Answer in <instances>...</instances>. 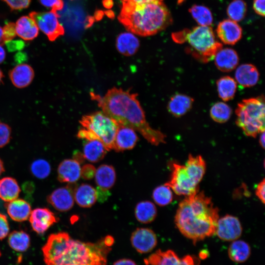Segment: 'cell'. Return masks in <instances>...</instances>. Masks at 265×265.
I'll return each instance as SVG.
<instances>
[{
    "instance_id": "obj_1",
    "label": "cell",
    "mask_w": 265,
    "mask_h": 265,
    "mask_svg": "<svg viewBox=\"0 0 265 265\" xmlns=\"http://www.w3.org/2000/svg\"><path fill=\"white\" fill-rule=\"evenodd\" d=\"M105 114L118 124L132 128L154 145L165 142V135L152 128L146 119L144 111L137 99V94L121 88L113 87L104 96L90 93Z\"/></svg>"
},
{
    "instance_id": "obj_2",
    "label": "cell",
    "mask_w": 265,
    "mask_h": 265,
    "mask_svg": "<svg viewBox=\"0 0 265 265\" xmlns=\"http://www.w3.org/2000/svg\"><path fill=\"white\" fill-rule=\"evenodd\" d=\"M42 250L46 265H106L111 248L104 239L85 242L59 232L49 236Z\"/></svg>"
},
{
    "instance_id": "obj_3",
    "label": "cell",
    "mask_w": 265,
    "mask_h": 265,
    "mask_svg": "<svg viewBox=\"0 0 265 265\" xmlns=\"http://www.w3.org/2000/svg\"><path fill=\"white\" fill-rule=\"evenodd\" d=\"M218 218L211 198L198 190L179 203L175 222L184 236L196 243L215 233Z\"/></svg>"
},
{
    "instance_id": "obj_4",
    "label": "cell",
    "mask_w": 265,
    "mask_h": 265,
    "mask_svg": "<svg viewBox=\"0 0 265 265\" xmlns=\"http://www.w3.org/2000/svg\"><path fill=\"white\" fill-rule=\"evenodd\" d=\"M122 2V8L118 19L132 33L142 36L153 35L172 23L170 13L162 0L144 3Z\"/></svg>"
},
{
    "instance_id": "obj_5",
    "label": "cell",
    "mask_w": 265,
    "mask_h": 265,
    "mask_svg": "<svg viewBox=\"0 0 265 265\" xmlns=\"http://www.w3.org/2000/svg\"><path fill=\"white\" fill-rule=\"evenodd\" d=\"M176 43H187L186 51L199 61L207 63L214 59L222 44L216 40L212 29L210 26H198L172 34Z\"/></svg>"
},
{
    "instance_id": "obj_6",
    "label": "cell",
    "mask_w": 265,
    "mask_h": 265,
    "mask_svg": "<svg viewBox=\"0 0 265 265\" xmlns=\"http://www.w3.org/2000/svg\"><path fill=\"white\" fill-rule=\"evenodd\" d=\"M236 123L248 136L265 132V105L263 96L243 100L236 109Z\"/></svg>"
},
{
    "instance_id": "obj_7",
    "label": "cell",
    "mask_w": 265,
    "mask_h": 265,
    "mask_svg": "<svg viewBox=\"0 0 265 265\" xmlns=\"http://www.w3.org/2000/svg\"><path fill=\"white\" fill-rule=\"evenodd\" d=\"M83 128L91 132L107 151L114 150L118 123L102 111L84 115L80 120Z\"/></svg>"
},
{
    "instance_id": "obj_8",
    "label": "cell",
    "mask_w": 265,
    "mask_h": 265,
    "mask_svg": "<svg viewBox=\"0 0 265 265\" xmlns=\"http://www.w3.org/2000/svg\"><path fill=\"white\" fill-rule=\"evenodd\" d=\"M29 15L50 41H54L64 35V29L59 22L56 11L53 10L47 12L31 11Z\"/></svg>"
},
{
    "instance_id": "obj_9",
    "label": "cell",
    "mask_w": 265,
    "mask_h": 265,
    "mask_svg": "<svg viewBox=\"0 0 265 265\" xmlns=\"http://www.w3.org/2000/svg\"><path fill=\"white\" fill-rule=\"evenodd\" d=\"M172 173L170 180L165 185L178 195L189 196L198 190L187 175L185 165L173 162L170 164Z\"/></svg>"
},
{
    "instance_id": "obj_10",
    "label": "cell",
    "mask_w": 265,
    "mask_h": 265,
    "mask_svg": "<svg viewBox=\"0 0 265 265\" xmlns=\"http://www.w3.org/2000/svg\"><path fill=\"white\" fill-rule=\"evenodd\" d=\"M77 186L76 183L69 184L55 189L47 196L48 202L59 212L70 210L74 204V191Z\"/></svg>"
},
{
    "instance_id": "obj_11",
    "label": "cell",
    "mask_w": 265,
    "mask_h": 265,
    "mask_svg": "<svg viewBox=\"0 0 265 265\" xmlns=\"http://www.w3.org/2000/svg\"><path fill=\"white\" fill-rule=\"evenodd\" d=\"M242 231L241 223L237 217L226 215L218 218L215 233L222 240L234 241L240 237Z\"/></svg>"
},
{
    "instance_id": "obj_12",
    "label": "cell",
    "mask_w": 265,
    "mask_h": 265,
    "mask_svg": "<svg viewBox=\"0 0 265 265\" xmlns=\"http://www.w3.org/2000/svg\"><path fill=\"white\" fill-rule=\"evenodd\" d=\"M131 241L132 247L140 253L151 252L156 246L157 238L150 229L138 228L132 234Z\"/></svg>"
},
{
    "instance_id": "obj_13",
    "label": "cell",
    "mask_w": 265,
    "mask_h": 265,
    "mask_svg": "<svg viewBox=\"0 0 265 265\" xmlns=\"http://www.w3.org/2000/svg\"><path fill=\"white\" fill-rule=\"evenodd\" d=\"M58 220L55 214L47 208L35 209L29 216V222L32 229L39 234L44 233Z\"/></svg>"
},
{
    "instance_id": "obj_14",
    "label": "cell",
    "mask_w": 265,
    "mask_h": 265,
    "mask_svg": "<svg viewBox=\"0 0 265 265\" xmlns=\"http://www.w3.org/2000/svg\"><path fill=\"white\" fill-rule=\"evenodd\" d=\"M218 38L224 44L234 45L241 38L242 30L238 22L230 19L221 21L216 27Z\"/></svg>"
},
{
    "instance_id": "obj_15",
    "label": "cell",
    "mask_w": 265,
    "mask_h": 265,
    "mask_svg": "<svg viewBox=\"0 0 265 265\" xmlns=\"http://www.w3.org/2000/svg\"><path fill=\"white\" fill-rule=\"evenodd\" d=\"M135 132L132 128L118 124L114 141V150L121 152L132 149L138 140Z\"/></svg>"
},
{
    "instance_id": "obj_16",
    "label": "cell",
    "mask_w": 265,
    "mask_h": 265,
    "mask_svg": "<svg viewBox=\"0 0 265 265\" xmlns=\"http://www.w3.org/2000/svg\"><path fill=\"white\" fill-rule=\"evenodd\" d=\"M9 79L17 88H24L28 86L34 77V71L32 67L26 63L20 64L9 72Z\"/></svg>"
},
{
    "instance_id": "obj_17",
    "label": "cell",
    "mask_w": 265,
    "mask_h": 265,
    "mask_svg": "<svg viewBox=\"0 0 265 265\" xmlns=\"http://www.w3.org/2000/svg\"><path fill=\"white\" fill-rule=\"evenodd\" d=\"M80 164L74 159L62 161L57 168V179L61 183H75L80 177Z\"/></svg>"
},
{
    "instance_id": "obj_18",
    "label": "cell",
    "mask_w": 265,
    "mask_h": 265,
    "mask_svg": "<svg viewBox=\"0 0 265 265\" xmlns=\"http://www.w3.org/2000/svg\"><path fill=\"white\" fill-rule=\"evenodd\" d=\"M215 65L223 72H230L234 70L239 62L238 55L235 50L229 48H221L214 57Z\"/></svg>"
},
{
    "instance_id": "obj_19",
    "label": "cell",
    "mask_w": 265,
    "mask_h": 265,
    "mask_svg": "<svg viewBox=\"0 0 265 265\" xmlns=\"http://www.w3.org/2000/svg\"><path fill=\"white\" fill-rule=\"evenodd\" d=\"M236 81L243 87L254 86L259 79V72L252 64H243L239 66L235 72Z\"/></svg>"
},
{
    "instance_id": "obj_20",
    "label": "cell",
    "mask_w": 265,
    "mask_h": 265,
    "mask_svg": "<svg viewBox=\"0 0 265 265\" xmlns=\"http://www.w3.org/2000/svg\"><path fill=\"white\" fill-rule=\"evenodd\" d=\"M194 99L186 95L176 94L172 96L168 102L167 109L176 117H180L186 114L191 108Z\"/></svg>"
},
{
    "instance_id": "obj_21",
    "label": "cell",
    "mask_w": 265,
    "mask_h": 265,
    "mask_svg": "<svg viewBox=\"0 0 265 265\" xmlns=\"http://www.w3.org/2000/svg\"><path fill=\"white\" fill-rule=\"evenodd\" d=\"M4 206L11 218L18 222L26 220L31 212L30 204L22 199L17 198L6 202Z\"/></svg>"
},
{
    "instance_id": "obj_22",
    "label": "cell",
    "mask_w": 265,
    "mask_h": 265,
    "mask_svg": "<svg viewBox=\"0 0 265 265\" xmlns=\"http://www.w3.org/2000/svg\"><path fill=\"white\" fill-rule=\"evenodd\" d=\"M139 46L138 39L132 32H122L116 38V49L123 55L129 56L134 54Z\"/></svg>"
},
{
    "instance_id": "obj_23",
    "label": "cell",
    "mask_w": 265,
    "mask_h": 265,
    "mask_svg": "<svg viewBox=\"0 0 265 265\" xmlns=\"http://www.w3.org/2000/svg\"><path fill=\"white\" fill-rule=\"evenodd\" d=\"M17 35L26 41H31L37 37L39 28L32 18L23 16L17 21L16 24Z\"/></svg>"
},
{
    "instance_id": "obj_24",
    "label": "cell",
    "mask_w": 265,
    "mask_h": 265,
    "mask_svg": "<svg viewBox=\"0 0 265 265\" xmlns=\"http://www.w3.org/2000/svg\"><path fill=\"white\" fill-rule=\"evenodd\" d=\"M187 175L196 185L202 180L206 171V162L200 156L190 154L185 165Z\"/></svg>"
},
{
    "instance_id": "obj_25",
    "label": "cell",
    "mask_w": 265,
    "mask_h": 265,
    "mask_svg": "<svg viewBox=\"0 0 265 265\" xmlns=\"http://www.w3.org/2000/svg\"><path fill=\"white\" fill-rule=\"evenodd\" d=\"M74 199L80 207L90 208L97 200L96 189L88 184H82L77 186L74 191Z\"/></svg>"
},
{
    "instance_id": "obj_26",
    "label": "cell",
    "mask_w": 265,
    "mask_h": 265,
    "mask_svg": "<svg viewBox=\"0 0 265 265\" xmlns=\"http://www.w3.org/2000/svg\"><path fill=\"white\" fill-rule=\"evenodd\" d=\"M95 182L98 187L108 190L114 185L116 181V173L114 167L108 164H102L96 170Z\"/></svg>"
},
{
    "instance_id": "obj_27",
    "label": "cell",
    "mask_w": 265,
    "mask_h": 265,
    "mask_svg": "<svg viewBox=\"0 0 265 265\" xmlns=\"http://www.w3.org/2000/svg\"><path fill=\"white\" fill-rule=\"evenodd\" d=\"M107 149L104 144L97 139L85 140L83 144V155L85 159L92 162H97L105 156Z\"/></svg>"
},
{
    "instance_id": "obj_28",
    "label": "cell",
    "mask_w": 265,
    "mask_h": 265,
    "mask_svg": "<svg viewBox=\"0 0 265 265\" xmlns=\"http://www.w3.org/2000/svg\"><path fill=\"white\" fill-rule=\"evenodd\" d=\"M146 265H180L181 259L172 250H158L144 259Z\"/></svg>"
},
{
    "instance_id": "obj_29",
    "label": "cell",
    "mask_w": 265,
    "mask_h": 265,
    "mask_svg": "<svg viewBox=\"0 0 265 265\" xmlns=\"http://www.w3.org/2000/svg\"><path fill=\"white\" fill-rule=\"evenodd\" d=\"M21 192L17 181L10 177H4L0 180V198L6 202L17 199Z\"/></svg>"
},
{
    "instance_id": "obj_30",
    "label": "cell",
    "mask_w": 265,
    "mask_h": 265,
    "mask_svg": "<svg viewBox=\"0 0 265 265\" xmlns=\"http://www.w3.org/2000/svg\"><path fill=\"white\" fill-rule=\"evenodd\" d=\"M250 247L245 241L235 240L230 245L228 248V255L233 261L241 263L246 261L250 255Z\"/></svg>"
},
{
    "instance_id": "obj_31",
    "label": "cell",
    "mask_w": 265,
    "mask_h": 265,
    "mask_svg": "<svg viewBox=\"0 0 265 265\" xmlns=\"http://www.w3.org/2000/svg\"><path fill=\"white\" fill-rule=\"evenodd\" d=\"M134 212L135 217L139 222L147 224L154 220L157 210L154 203L149 201H143L137 204Z\"/></svg>"
},
{
    "instance_id": "obj_32",
    "label": "cell",
    "mask_w": 265,
    "mask_h": 265,
    "mask_svg": "<svg viewBox=\"0 0 265 265\" xmlns=\"http://www.w3.org/2000/svg\"><path fill=\"white\" fill-rule=\"evenodd\" d=\"M219 97L224 101H228L234 97L237 90V82L230 76H224L216 81Z\"/></svg>"
},
{
    "instance_id": "obj_33",
    "label": "cell",
    "mask_w": 265,
    "mask_h": 265,
    "mask_svg": "<svg viewBox=\"0 0 265 265\" xmlns=\"http://www.w3.org/2000/svg\"><path fill=\"white\" fill-rule=\"evenodd\" d=\"M30 237L23 231H14L8 238V243L10 247L16 251H26L30 245Z\"/></svg>"
},
{
    "instance_id": "obj_34",
    "label": "cell",
    "mask_w": 265,
    "mask_h": 265,
    "mask_svg": "<svg viewBox=\"0 0 265 265\" xmlns=\"http://www.w3.org/2000/svg\"><path fill=\"white\" fill-rule=\"evenodd\" d=\"M191 15L199 26H210L213 21V17L210 9L202 5H193L189 9Z\"/></svg>"
},
{
    "instance_id": "obj_35",
    "label": "cell",
    "mask_w": 265,
    "mask_h": 265,
    "mask_svg": "<svg viewBox=\"0 0 265 265\" xmlns=\"http://www.w3.org/2000/svg\"><path fill=\"white\" fill-rule=\"evenodd\" d=\"M232 112L229 105L224 102H217L210 109V116L214 121L224 123L230 119Z\"/></svg>"
},
{
    "instance_id": "obj_36",
    "label": "cell",
    "mask_w": 265,
    "mask_h": 265,
    "mask_svg": "<svg viewBox=\"0 0 265 265\" xmlns=\"http://www.w3.org/2000/svg\"><path fill=\"white\" fill-rule=\"evenodd\" d=\"M226 11L229 19L236 22H239L245 16L246 4L243 0H233L228 5Z\"/></svg>"
},
{
    "instance_id": "obj_37",
    "label": "cell",
    "mask_w": 265,
    "mask_h": 265,
    "mask_svg": "<svg viewBox=\"0 0 265 265\" xmlns=\"http://www.w3.org/2000/svg\"><path fill=\"white\" fill-rule=\"evenodd\" d=\"M152 197L155 202L160 206L169 204L173 200V194L170 187L164 184L156 187L153 191Z\"/></svg>"
},
{
    "instance_id": "obj_38",
    "label": "cell",
    "mask_w": 265,
    "mask_h": 265,
    "mask_svg": "<svg viewBox=\"0 0 265 265\" xmlns=\"http://www.w3.org/2000/svg\"><path fill=\"white\" fill-rule=\"evenodd\" d=\"M31 174L36 178L43 179L50 174L51 167L50 163L43 159L34 160L30 167Z\"/></svg>"
},
{
    "instance_id": "obj_39",
    "label": "cell",
    "mask_w": 265,
    "mask_h": 265,
    "mask_svg": "<svg viewBox=\"0 0 265 265\" xmlns=\"http://www.w3.org/2000/svg\"><path fill=\"white\" fill-rule=\"evenodd\" d=\"M11 129L7 124L0 122V148L5 146L10 141Z\"/></svg>"
},
{
    "instance_id": "obj_40",
    "label": "cell",
    "mask_w": 265,
    "mask_h": 265,
    "mask_svg": "<svg viewBox=\"0 0 265 265\" xmlns=\"http://www.w3.org/2000/svg\"><path fill=\"white\" fill-rule=\"evenodd\" d=\"M3 43L13 39L17 35L15 23L9 22L2 28Z\"/></svg>"
},
{
    "instance_id": "obj_41",
    "label": "cell",
    "mask_w": 265,
    "mask_h": 265,
    "mask_svg": "<svg viewBox=\"0 0 265 265\" xmlns=\"http://www.w3.org/2000/svg\"><path fill=\"white\" fill-rule=\"evenodd\" d=\"M12 10H20L27 8L31 0H2Z\"/></svg>"
},
{
    "instance_id": "obj_42",
    "label": "cell",
    "mask_w": 265,
    "mask_h": 265,
    "mask_svg": "<svg viewBox=\"0 0 265 265\" xmlns=\"http://www.w3.org/2000/svg\"><path fill=\"white\" fill-rule=\"evenodd\" d=\"M44 6L51 8V10L57 11L61 10L64 5L62 0H38Z\"/></svg>"
},
{
    "instance_id": "obj_43",
    "label": "cell",
    "mask_w": 265,
    "mask_h": 265,
    "mask_svg": "<svg viewBox=\"0 0 265 265\" xmlns=\"http://www.w3.org/2000/svg\"><path fill=\"white\" fill-rule=\"evenodd\" d=\"M96 169L91 164H86L84 165L80 169V176L85 180L92 179L95 175Z\"/></svg>"
},
{
    "instance_id": "obj_44",
    "label": "cell",
    "mask_w": 265,
    "mask_h": 265,
    "mask_svg": "<svg viewBox=\"0 0 265 265\" xmlns=\"http://www.w3.org/2000/svg\"><path fill=\"white\" fill-rule=\"evenodd\" d=\"M9 226L6 216L0 213V240L4 238L8 234Z\"/></svg>"
},
{
    "instance_id": "obj_45",
    "label": "cell",
    "mask_w": 265,
    "mask_h": 265,
    "mask_svg": "<svg viewBox=\"0 0 265 265\" xmlns=\"http://www.w3.org/2000/svg\"><path fill=\"white\" fill-rule=\"evenodd\" d=\"M265 0H254L253 8L259 15L264 17L265 13Z\"/></svg>"
},
{
    "instance_id": "obj_46",
    "label": "cell",
    "mask_w": 265,
    "mask_h": 265,
    "mask_svg": "<svg viewBox=\"0 0 265 265\" xmlns=\"http://www.w3.org/2000/svg\"><path fill=\"white\" fill-rule=\"evenodd\" d=\"M265 179L261 181L257 185L255 193L258 198L261 202L265 204Z\"/></svg>"
},
{
    "instance_id": "obj_47",
    "label": "cell",
    "mask_w": 265,
    "mask_h": 265,
    "mask_svg": "<svg viewBox=\"0 0 265 265\" xmlns=\"http://www.w3.org/2000/svg\"><path fill=\"white\" fill-rule=\"evenodd\" d=\"M8 50L10 51L18 50L23 49L25 46V44L22 40H11L5 42Z\"/></svg>"
},
{
    "instance_id": "obj_48",
    "label": "cell",
    "mask_w": 265,
    "mask_h": 265,
    "mask_svg": "<svg viewBox=\"0 0 265 265\" xmlns=\"http://www.w3.org/2000/svg\"><path fill=\"white\" fill-rule=\"evenodd\" d=\"M198 260L191 256L187 255L181 259L180 265H198Z\"/></svg>"
},
{
    "instance_id": "obj_49",
    "label": "cell",
    "mask_w": 265,
    "mask_h": 265,
    "mask_svg": "<svg viewBox=\"0 0 265 265\" xmlns=\"http://www.w3.org/2000/svg\"><path fill=\"white\" fill-rule=\"evenodd\" d=\"M113 265H137L132 260L122 259L115 262Z\"/></svg>"
},
{
    "instance_id": "obj_50",
    "label": "cell",
    "mask_w": 265,
    "mask_h": 265,
    "mask_svg": "<svg viewBox=\"0 0 265 265\" xmlns=\"http://www.w3.org/2000/svg\"><path fill=\"white\" fill-rule=\"evenodd\" d=\"M73 159L78 161L80 164L83 162L84 158L82 153L76 151L73 154Z\"/></svg>"
},
{
    "instance_id": "obj_51",
    "label": "cell",
    "mask_w": 265,
    "mask_h": 265,
    "mask_svg": "<svg viewBox=\"0 0 265 265\" xmlns=\"http://www.w3.org/2000/svg\"><path fill=\"white\" fill-rule=\"evenodd\" d=\"M6 52L2 44H0V64L2 63L5 59Z\"/></svg>"
},
{
    "instance_id": "obj_52",
    "label": "cell",
    "mask_w": 265,
    "mask_h": 265,
    "mask_svg": "<svg viewBox=\"0 0 265 265\" xmlns=\"http://www.w3.org/2000/svg\"><path fill=\"white\" fill-rule=\"evenodd\" d=\"M104 239L105 243L109 246H111L114 242L113 238L110 236L106 237Z\"/></svg>"
},
{
    "instance_id": "obj_53",
    "label": "cell",
    "mask_w": 265,
    "mask_h": 265,
    "mask_svg": "<svg viewBox=\"0 0 265 265\" xmlns=\"http://www.w3.org/2000/svg\"><path fill=\"white\" fill-rule=\"evenodd\" d=\"M265 132H261L260 138H259V142H260V145L262 147L263 149L265 148Z\"/></svg>"
},
{
    "instance_id": "obj_54",
    "label": "cell",
    "mask_w": 265,
    "mask_h": 265,
    "mask_svg": "<svg viewBox=\"0 0 265 265\" xmlns=\"http://www.w3.org/2000/svg\"><path fill=\"white\" fill-rule=\"evenodd\" d=\"M103 4L105 8H110L113 6V1L112 0H104Z\"/></svg>"
},
{
    "instance_id": "obj_55",
    "label": "cell",
    "mask_w": 265,
    "mask_h": 265,
    "mask_svg": "<svg viewBox=\"0 0 265 265\" xmlns=\"http://www.w3.org/2000/svg\"><path fill=\"white\" fill-rule=\"evenodd\" d=\"M121 0L122 1H132L136 3H144V2H150V1L157 0Z\"/></svg>"
},
{
    "instance_id": "obj_56",
    "label": "cell",
    "mask_w": 265,
    "mask_h": 265,
    "mask_svg": "<svg viewBox=\"0 0 265 265\" xmlns=\"http://www.w3.org/2000/svg\"><path fill=\"white\" fill-rule=\"evenodd\" d=\"M5 171L4 164L2 160L0 159V176Z\"/></svg>"
},
{
    "instance_id": "obj_57",
    "label": "cell",
    "mask_w": 265,
    "mask_h": 265,
    "mask_svg": "<svg viewBox=\"0 0 265 265\" xmlns=\"http://www.w3.org/2000/svg\"><path fill=\"white\" fill-rule=\"evenodd\" d=\"M95 15L96 19H98L100 20L101 19V17H102L103 16L102 12H101V11H98L96 12Z\"/></svg>"
},
{
    "instance_id": "obj_58",
    "label": "cell",
    "mask_w": 265,
    "mask_h": 265,
    "mask_svg": "<svg viewBox=\"0 0 265 265\" xmlns=\"http://www.w3.org/2000/svg\"><path fill=\"white\" fill-rule=\"evenodd\" d=\"M105 13L110 18H113L114 16L113 12L111 10L106 11H105Z\"/></svg>"
},
{
    "instance_id": "obj_59",
    "label": "cell",
    "mask_w": 265,
    "mask_h": 265,
    "mask_svg": "<svg viewBox=\"0 0 265 265\" xmlns=\"http://www.w3.org/2000/svg\"><path fill=\"white\" fill-rule=\"evenodd\" d=\"M3 42L2 40V29L0 26V44H3Z\"/></svg>"
},
{
    "instance_id": "obj_60",
    "label": "cell",
    "mask_w": 265,
    "mask_h": 265,
    "mask_svg": "<svg viewBox=\"0 0 265 265\" xmlns=\"http://www.w3.org/2000/svg\"><path fill=\"white\" fill-rule=\"evenodd\" d=\"M4 78V75L2 71L0 69V84L2 82V80Z\"/></svg>"
},
{
    "instance_id": "obj_61",
    "label": "cell",
    "mask_w": 265,
    "mask_h": 265,
    "mask_svg": "<svg viewBox=\"0 0 265 265\" xmlns=\"http://www.w3.org/2000/svg\"><path fill=\"white\" fill-rule=\"evenodd\" d=\"M0 255H1V253H0Z\"/></svg>"
}]
</instances>
